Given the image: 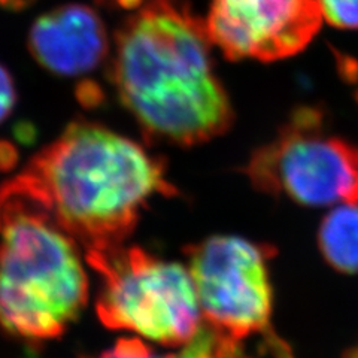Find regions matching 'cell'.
<instances>
[{
	"mask_svg": "<svg viewBox=\"0 0 358 358\" xmlns=\"http://www.w3.org/2000/svg\"><path fill=\"white\" fill-rule=\"evenodd\" d=\"M210 45L205 21L179 0H148L122 22L110 78L148 138L193 147L230 129L233 108Z\"/></svg>",
	"mask_w": 358,
	"mask_h": 358,
	"instance_id": "6da1fadb",
	"label": "cell"
},
{
	"mask_svg": "<svg viewBox=\"0 0 358 358\" xmlns=\"http://www.w3.org/2000/svg\"><path fill=\"white\" fill-rule=\"evenodd\" d=\"M24 172L43 189L55 221L85 254L122 246L151 197L176 194L162 160L87 121L67 126Z\"/></svg>",
	"mask_w": 358,
	"mask_h": 358,
	"instance_id": "7a4b0ae2",
	"label": "cell"
},
{
	"mask_svg": "<svg viewBox=\"0 0 358 358\" xmlns=\"http://www.w3.org/2000/svg\"><path fill=\"white\" fill-rule=\"evenodd\" d=\"M78 246L30 175L0 188V327L8 334L54 341L80 318L88 278Z\"/></svg>",
	"mask_w": 358,
	"mask_h": 358,
	"instance_id": "3957f363",
	"label": "cell"
},
{
	"mask_svg": "<svg viewBox=\"0 0 358 358\" xmlns=\"http://www.w3.org/2000/svg\"><path fill=\"white\" fill-rule=\"evenodd\" d=\"M85 259L102 279L96 309L108 329L182 346L201 326L193 278L181 264L124 245Z\"/></svg>",
	"mask_w": 358,
	"mask_h": 358,
	"instance_id": "277c9868",
	"label": "cell"
},
{
	"mask_svg": "<svg viewBox=\"0 0 358 358\" xmlns=\"http://www.w3.org/2000/svg\"><path fill=\"white\" fill-rule=\"evenodd\" d=\"M263 193L306 206L358 203V147L322 127L317 109L301 108L246 167Z\"/></svg>",
	"mask_w": 358,
	"mask_h": 358,
	"instance_id": "5b68a950",
	"label": "cell"
},
{
	"mask_svg": "<svg viewBox=\"0 0 358 358\" xmlns=\"http://www.w3.org/2000/svg\"><path fill=\"white\" fill-rule=\"evenodd\" d=\"M205 320L234 341L264 333L272 315L267 260L272 250L236 236H214L187 251Z\"/></svg>",
	"mask_w": 358,
	"mask_h": 358,
	"instance_id": "8992f818",
	"label": "cell"
},
{
	"mask_svg": "<svg viewBox=\"0 0 358 358\" xmlns=\"http://www.w3.org/2000/svg\"><path fill=\"white\" fill-rule=\"evenodd\" d=\"M321 21V0H212L205 24L227 59L275 62L305 50Z\"/></svg>",
	"mask_w": 358,
	"mask_h": 358,
	"instance_id": "52a82bcc",
	"label": "cell"
},
{
	"mask_svg": "<svg viewBox=\"0 0 358 358\" xmlns=\"http://www.w3.org/2000/svg\"><path fill=\"white\" fill-rule=\"evenodd\" d=\"M27 45L33 59L59 76L92 72L109 52L102 18L80 3L63 5L41 15L29 31Z\"/></svg>",
	"mask_w": 358,
	"mask_h": 358,
	"instance_id": "ba28073f",
	"label": "cell"
},
{
	"mask_svg": "<svg viewBox=\"0 0 358 358\" xmlns=\"http://www.w3.org/2000/svg\"><path fill=\"white\" fill-rule=\"evenodd\" d=\"M238 346V341L205 321L193 338L182 345V350L175 354L160 355L141 339L122 338L112 350L90 358H236Z\"/></svg>",
	"mask_w": 358,
	"mask_h": 358,
	"instance_id": "9c48e42d",
	"label": "cell"
},
{
	"mask_svg": "<svg viewBox=\"0 0 358 358\" xmlns=\"http://www.w3.org/2000/svg\"><path fill=\"white\" fill-rule=\"evenodd\" d=\"M326 262L342 273H358V203L338 205L322 220L318 233Z\"/></svg>",
	"mask_w": 358,
	"mask_h": 358,
	"instance_id": "30bf717a",
	"label": "cell"
},
{
	"mask_svg": "<svg viewBox=\"0 0 358 358\" xmlns=\"http://www.w3.org/2000/svg\"><path fill=\"white\" fill-rule=\"evenodd\" d=\"M322 17L342 29H358V0H321Z\"/></svg>",
	"mask_w": 358,
	"mask_h": 358,
	"instance_id": "8fae6325",
	"label": "cell"
},
{
	"mask_svg": "<svg viewBox=\"0 0 358 358\" xmlns=\"http://www.w3.org/2000/svg\"><path fill=\"white\" fill-rule=\"evenodd\" d=\"M17 103L14 80L3 64H0V122H3Z\"/></svg>",
	"mask_w": 358,
	"mask_h": 358,
	"instance_id": "7c38bea8",
	"label": "cell"
},
{
	"mask_svg": "<svg viewBox=\"0 0 358 358\" xmlns=\"http://www.w3.org/2000/svg\"><path fill=\"white\" fill-rule=\"evenodd\" d=\"M20 159L15 145L9 141H0V172H9L17 166Z\"/></svg>",
	"mask_w": 358,
	"mask_h": 358,
	"instance_id": "4fadbf2b",
	"label": "cell"
},
{
	"mask_svg": "<svg viewBox=\"0 0 358 358\" xmlns=\"http://www.w3.org/2000/svg\"><path fill=\"white\" fill-rule=\"evenodd\" d=\"M76 97L84 106H97L103 97L100 88L93 83H83L76 88Z\"/></svg>",
	"mask_w": 358,
	"mask_h": 358,
	"instance_id": "5bb4252c",
	"label": "cell"
},
{
	"mask_svg": "<svg viewBox=\"0 0 358 358\" xmlns=\"http://www.w3.org/2000/svg\"><path fill=\"white\" fill-rule=\"evenodd\" d=\"M36 0H0V6L10 13H21V10L27 9L35 3Z\"/></svg>",
	"mask_w": 358,
	"mask_h": 358,
	"instance_id": "9a60e30c",
	"label": "cell"
},
{
	"mask_svg": "<svg viewBox=\"0 0 358 358\" xmlns=\"http://www.w3.org/2000/svg\"><path fill=\"white\" fill-rule=\"evenodd\" d=\"M348 358H358V346L348 354Z\"/></svg>",
	"mask_w": 358,
	"mask_h": 358,
	"instance_id": "2e32d148",
	"label": "cell"
}]
</instances>
